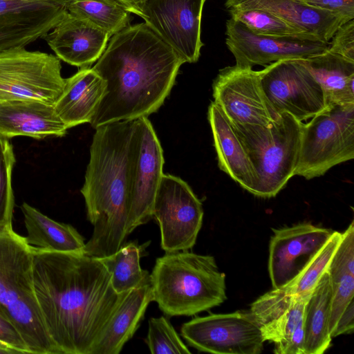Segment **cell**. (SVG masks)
Instances as JSON below:
<instances>
[{"label": "cell", "mask_w": 354, "mask_h": 354, "mask_svg": "<svg viewBox=\"0 0 354 354\" xmlns=\"http://www.w3.org/2000/svg\"><path fill=\"white\" fill-rule=\"evenodd\" d=\"M31 249L35 293L53 344L59 354H92L126 292H115L97 257Z\"/></svg>", "instance_id": "6da1fadb"}, {"label": "cell", "mask_w": 354, "mask_h": 354, "mask_svg": "<svg viewBox=\"0 0 354 354\" xmlns=\"http://www.w3.org/2000/svg\"><path fill=\"white\" fill-rule=\"evenodd\" d=\"M184 63L145 23L116 32L92 67L106 87L90 124L96 129L156 113Z\"/></svg>", "instance_id": "7a4b0ae2"}, {"label": "cell", "mask_w": 354, "mask_h": 354, "mask_svg": "<svg viewBox=\"0 0 354 354\" xmlns=\"http://www.w3.org/2000/svg\"><path fill=\"white\" fill-rule=\"evenodd\" d=\"M136 119L95 129L80 190L86 216L93 226L84 253L101 258L125 243L131 204V166Z\"/></svg>", "instance_id": "3957f363"}, {"label": "cell", "mask_w": 354, "mask_h": 354, "mask_svg": "<svg viewBox=\"0 0 354 354\" xmlns=\"http://www.w3.org/2000/svg\"><path fill=\"white\" fill-rule=\"evenodd\" d=\"M150 277L153 301L169 317L195 315L227 299L225 275L211 255L165 253L156 259Z\"/></svg>", "instance_id": "277c9868"}, {"label": "cell", "mask_w": 354, "mask_h": 354, "mask_svg": "<svg viewBox=\"0 0 354 354\" xmlns=\"http://www.w3.org/2000/svg\"><path fill=\"white\" fill-rule=\"evenodd\" d=\"M32 251L13 230L0 233V308L14 322L30 353L59 354L35 296Z\"/></svg>", "instance_id": "5b68a950"}, {"label": "cell", "mask_w": 354, "mask_h": 354, "mask_svg": "<svg viewBox=\"0 0 354 354\" xmlns=\"http://www.w3.org/2000/svg\"><path fill=\"white\" fill-rule=\"evenodd\" d=\"M245 147L258 181L252 194L274 197L295 176L302 122L288 113L268 125L230 123Z\"/></svg>", "instance_id": "8992f818"}, {"label": "cell", "mask_w": 354, "mask_h": 354, "mask_svg": "<svg viewBox=\"0 0 354 354\" xmlns=\"http://www.w3.org/2000/svg\"><path fill=\"white\" fill-rule=\"evenodd\" d=\"M354 158V104H331L302 124L295 176L310 180Z\"/></svg>", "instance_id": "52a82bcc"}, {"label": "cell", "mask_w": 354, "mask_h": 354, "mask_svg": "<svg viewBox=\"0 0 354 354\" xmlns=\"http://www.w3.org/2000/svg\"><path fill=\"white\" fill-rule=\"evenodd\" d=\"M60 59L25 48L0 52V102L37 100L55 104L65 79Z\"/></svg>", "instance_id": "ba28073f"}, {"label": "cell", "mask_w": 354, "mask_h": 354, "mask_svg": "<svg viewBox=\"0 0 354 354\" xmlns=\"http://www.w3.org/2000/svg\"><path fill=\"white\" fill-rule=\"evenodd\" d=\"M203 214L201 201L185 181L163 174L154 199L153 216L159 225L160 246L165 253L193 248Z\"/></svg>", "instance_id": "9c48e42d"}, {"label": "cell", "mask_w": 354, "mask_h": 354, "mask_svg": "<svg viewBox=\"0 0 354 354\" xmlns=\"http://www.w3.org/2000/svg\"><path fill=\"white\" fill-rule=\"evenodd\" d=\"M180 335L189 346L215 354H259L265 342L250 311L196 317L182 325Z\"/></svg>", "instance_id": "30bf717a"}, {"label": "cell", "mask_w": 354, "mask_h": 354, "mask_svg": "<svg viewBox=\"0 0 354 354\" xmlns=\"http://www.w3.org/2000/svg\"><path fill=\"white\" fill-rule=\"evenodd\" d=\"M263 91L280 115L306 120L326 108L324 91L301 59H283L259 71Z\"/></svg>", "instance_id": "8fae6325"}, {"label": "cell", "mask_w": 354, "mask_h": 354, "mask_svg": "<svg viewBox=\"0 0 354 354\" xmlns=\"http://www.w3.org/2000/svg\"><path fill=\"white\" fill-rule=\"evenodd\" d=\"M225 35V44L235 58L236 65L252 68L283 59H306L326 50L330 45L305 32L287 36L257 35L231 18L226 22Z\"/></svg>", "instance_id": "7c38bea8"}, {"label": "cell", "mask_w": 354, "mask_h": 354, "mask_svg": "<svg viewBox=\"0 0 354 354\" xmlns=\"http://www.w3.org/2000/svg\"><path fill=\"white\" fill-rule=\"evenodd\" d=\"M214 102L229 122L241 125H268L277 120L262 88L259 71L236 64L219 71L212 84Z\"/></svg>", "instance_id": "4fadbf2b"}, {"label": "cell", "mask_w": 354, "mask_h": 354, "mask_svg": "<svg viewBox=\"0 0 354 354\" xmlns=\"http://www.w3.org/2000/svg\"><path fill=\"white\" fill-rule=\"evenodd\" d=\"M205 0H145L139 17L186 63L198 60L203 46L201 18Z\"/></svg>", "instance_id": "5bb4252c"}, {"label": "cell", "mask_w": 354, "mask_h": 354, "mask_svg": "<svg viewBox=\"0 0 354 354\" xmlns=\"http://www.w3.org/2000/svg\"><path fill=\"white\" fill-rule=\"evenodd\" d=\"M136 134L131 166L129 235L153 218L156 194L163 176V151L147 117L136 119Z\"/></svg>", "instance_id": "9a60e30c"}, {"label": "cell", "mask_w": 354, "mask_h": 354, "mask_svg": "<svg viewBox=\"0 0 354 354\" xmlns=\"http://www.w3.org/2000/svg\"><path fill=\"white\" fill-rule=\"evenodd\" d=\"M272 230L268 257L272 288L286 286L301 273L333 232L310 223Z\"/></svg>", "instance_id": "2e32d148"}, {"label": "cell", "mask_w": 354, "mask_h": 354, "mask_svg": "<svg viewBox=\"0 0 354 354\" xmlns=\"http://www.w3.org/2000/svg\"><path fill=\"white\" fill-rule=\"evenodd\" d=\"M67 12L64 0H0V52L43 38Z\"/></svg>", "instance_id": "e0dca14e"}, {"label": "cell", "mask_w": 354, "mask_h": 354, "mask_svg": "<svg viewBox=\"0 0 354 354\" xmlns=\"http://www.w3.org/2000/svg\"><path fill=\"white\" fill-rule=\"evenodd\" d=\"M111 37L90 21L68 12L43 38L60 60L81 68L100 57Z\"/></svg>", "instance_id": "ac0fdd59"}, {"label": "cell", "mask_w": 354, "mask_h": 354, "mask_svg": "<svg viewBox=\"0 0 354 354\" xmlns=\"http://www.w3.org/2000/svg\"><path fill=\"white\" fill-rule=\"evenodd\" d=\"M225 6L227 10H266L326 43H330L338 28L347 21L340 15L314 8L300 0H226Z\"/></svg>", "instance_id": "d6986e66"}, {"label": "cell", "mask_w": 354, "mask_h": 354, "mask_svg": "<svg viewBox=\"0 0 354 354\" xmlns=\"http://www.w3.org/2000/svg\"><path fill=\"white\" fill-rule=\"evenodd\" d=\"M67 130L53 104L37 100L0 102V136L2 137L43 139L49 136L62 137Z\"/></svg>", "instance_id": "ffe728a7"}, {"label": "cell", "mask_w": 354, "mask_h": 354, "mask_svg": "<svg viewBox=\"0 0 354 354\" xmlns=\"http://www.w3.org/2000/svg\"><path fill=\"white\" fill-rule=\"evenodd\" d=\"M207 118L220 169L244 189L253 194L258 181L257 176L237 133L214 102L209 106Z\"/></svg>", "instance_id": "44dd1931"}, {"label": "cell", "mask_w": 354, "mask_h": 354, "mask_svg": "<svg viewBox=\"0 0 354 354\" xmlns=\"http://www.w3.org/2000/svg\"><path fill=\"white\" fill-rule=\"evenodd\" d=\"M106 87V82L91 67L81 68L65 79L63 91L54 107L68 129L91 122Z\"/></svg>", "instance_id": "7402d4cb"}, {"label": "cell", "mask_w": 354, "mask_h": 354, "mask_svg": "<svg viewBox=\"0 0 354 354\" xmlns=\"http://www.w3.org/2000/svg\"><path fill=\"white\" fill-rule=\"evenodd\" d=\"M153 301L151 283L125 293L92 354H118L133 337L149 304Z\"/></svg>", "instance_id": "603a6c76"}, {"label": "cell", "mask_w": 354, "mask_h": 354, "mask_svg": "<svg viewBox=\"0 0 354 354\" xmlns=\"http://www.w3.org/2000/svg\"><path fill=\"white\" fill-rule=\"evenodd\" d=\"M321 86L326 103L354 104V61L328 49L301 59Z\"/></svg>", "instance_id": "cb8c5ba5"}, {"label": "cell", "mask_w": 354, "mask_h": 354, "mask_svg": "<svg viewBox=\"0 0 354 354\" xmlns=\"http://www.w3.org/2000/svg\"><path fill=\"white\" fill-rule=\"evenodd\" d=\"M31 248L59 252L84 253L83 236L72 225L55 221L26 203L20 207Z\"/></svg>", "instance_id": "d4e9b609"}, {"label": "cell", "mask_w": 354, "mask_h": 354, "mask_svg": "<svg viewBox=\"0 0 354 354\" xmlns=\"http://www.w3.org/2000/svg\"><path fill=\"white\" fill-rule=\"evenodd\" d=\"M342 234V240L326 270L332 291L329 320L330 335L341 314L350 301L354 299L353 221Z\"/></svg>", "instance_id": "484cf974"}, {"label": "cell", "mask_w": 354, "mask_h": 354, "mask_svg": "<svg viewBox=\"0 0 354 354\" xmlns=\"http://www.w3.org/2000/svg\"><path fill=\"white\" fill-rule=\"evenodd\" d=\"M332 291L326 271L309 296L304 308V354H322L330 346L329 331Z\"/></svg>", "instance_id": "4316f807"}, {"label": "cell", "mask_w": 354, "mask_h": 354, "mask_svg": "<svg viewBox=\"0 0 354 354\" xmlns=\"http://www.w3.org/2000/svg\"><path fill=\"white\" fill-rule=\"evenodd\" d=\"M311 292L300 296L279 317L260 326L264 341L274 342L277 354H304V316Z\"/></svg>", "instance_id": "83f0119b"}, {"label": "cell", "mask_w": 354, "mask_h": 354, "mask_svg": "<svg viewBox=\"0 0 354 354\" xmlns=\"http://www.w3.org/2000/svg\"><path fill=\"white\" fill-rule=\"evenodd\" d=\"M142 249L131 241L124 243L113 254L99 258L110 273L111 286L118 294L151 283L150 274L140 264Z\"/></svg>", "instance_id": "f1b7e54d"}, {"label": "cell", "mask_w": 354, "mask_h": 354, "mask_svg": "<svg viewBox=\"0 0 354 354\" xmlns=\"http://www.w3.org/2000/svg\"><path fill=\"white\" fill-rule=\"evenodd\" d=\"M69 13L90 21L111 36L130 25L131 12L118 0H64Z\"/></svg>", "instance_id": "f546056e"}, {"label": "cell", "mask_w": 354, "mask_h": 354, "mask_svg": "<svg viewBox=\"0 0 354 354\" xmlns=\"http://www.w3.org/2000/svg\"><path fill=\"white\" fill-rule=\"evenodd\" d=\"M342 234L333 231L329 239L307 266L293 280L281 287L288 296H301L312 292L328 265L342 240Z\"/></svg>", "instance_id": "4dcf8cb0"}, {"label": "cell", "mask_w": 354, "mask_h": 354, "mask_svg": "<svg viewBox=\"0 0 354 354\" xmlns=\"http://www.w3.org/2000/svg\"><path fill=\"white\" fill-rule=\"evenodd\" d=\"M16 162L10 139L0 136V233L12 230L14 194L12 172Z\"/></svg>", "instance_id": "1f68e13d"}, {"label": "cell", "mask_w": 354, "mask_h": 354, "mask_svg": "<svg viewBox=\"0 0 354 354\" xmlns=\"http://www.w3.org/2000/svg\"><path fill=\"white\" fill-rule=\"evenodd\" d=\"M230 18L244 24L251 32L266 36H287L303 32L285 21L259 9L229 10Z\"/></svg>", "instance_id": "d6a6232c"}, {"label": "cell", "mask_w": 354, "mask_h": 354, "mask_svg": "<svg viewBox=\"0 0 354 354\" xmlns=\"http://www.w3.org/2000/svg\"><path fill=\"white\" fill-rule=\"evenodd\" d=\"M148 326L145 343L151 353H191L170 322L165 316L150 318Z\"/></svg>", "instance_id": "836d02e7"}, {"label": "cell", "mask_w": 354, "mask_h": 354, "mask_svg": "<svg viewBox=\"0 0 354 354\" xmlns=\"http://www.w3.org/2000/svg\"><path fill=\"white\" fill-rule=\"evenodd\" d=\"M328 50L354 61V19L342 24L335 32Z\"/></svg>", "instance_id": "e575fe53"}, {"label": "cell", "mask_w": 354, "mask_h": 354, "mask_svg": "<svg viewBox=\"0 0 354 354\" xmlns=\"http://www.w3.org/2000/svg\"><path fill=\"white\" fill-rule=\"evenodd\" d=\"M0 341L18 353H30L18 328L10 317L0 308Z\"/></svg>", "instance_id": "d590c367"}, {"label": "cell", "mask_w": 354, "mask_h": 354, "mask_svg": "<svg viewBox=\"0 0 354 354\" xmlns=\"http://www.w3.org/2000/svg\"><path fill=\"white\" fill-rule=\"evenodd\" d=\"M314 8L324 10L350 21L354 19V0H300Z\"/></svg>", "instance_id": "8d00e7d4"}, {"label": "cell", "mask_w": 354, "mask_h": 354, "mask_svg": "<svg viewBox=\"0 0 354 354\" xmlns=\"http://www.w3.org/2000/svg\"><path fill=\"white\" fill-rule=\"evenodd\" d=\"M354 329V301L352 299L341 314L330 336L332 338L342 334L353 332Z\"/></svg>", "instance_id": "74e56055"}, {"label": "cell", "mask_w": 354, "mask_h": 354, "mask_svg": "<svg viewBox=\"0 0 354 354\" xmlns=\"http://www.w3.org/2000/svg\"><path fill=\"white\" fill-rule=\"evenodd\" d=\"M120 1L131 13L138 16L140 15L139 8L145 0H118Z\"/></svg>", "instance_id": "f35d334b"}, {"label": "cell", "mask_w": 354, "mask_h": 354, "mask_svg": "<svg viewBox=\"0 0 354 354\" xmlns=\"http://www.w3.org/2000/svg\"><path fill=\"white\" fill-rule=\"evenodd\" d=\"M0 348L3 349L8 350L11 352V353H18L15 350L10 348L6 344L0 341Z\"/></svg>", "instance_id": "ab89813d"}, {"label": "cell", "mask_w": 354, "mask_h": 354, "mask_svg": "<svg viewBox=\"0 0 354 354\" xmlns=\"http://www.w3.org/2000/svg\"><path fill=\"white\" fill-rule=\"evenodd\" d=\"M6 353L11 354V352L8 350L3 349V348H0V354H6Z\"/></svg>", "instance_id": "60d3db41"}]
</instances>
